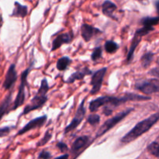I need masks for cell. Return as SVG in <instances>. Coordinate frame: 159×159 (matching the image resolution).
Here are the masks:
<instances>
[{
  "label": "cell",
  "mask_w": 159,
  "mask_h": 159,
  "mask_svg": "<svg viewBox=\"0 0 159 159\" xmlns=\"http://www.w3.org/2000/svg\"><path fill=\"white\" fill-rule=\"evenodd\" d=\"M153 59H154L153 52H152V51H148V52L144 53L141 59V65H142L144 68H148V67L151 65L152 61H153Z\"/></svg>",
  "instance_id": "19"
},
{
  "label": "cell",
  "mask_w": 159,
  "mask_h": 159,
  "mask_svg": "<svg viewBox=\"0 0 159 159\" xmlns=\"http://www.w3.org/2000/svg\"><path fill=\"white\" fill-rule=\"evenodd\" d=\"M118 48H119L118 45L113 41H107V42L105 43L106 51L110 54H113L116 52L118 50Z\"/></svg>",
  "instance_id": "22"
},
{
  "label": "cell",
  "mask_w": 159,
  "mask_h": 159,
  "mask_svg": "<svg viewBox=\"0 0 159 159\" xmlns=\"http://www.w3.org/2000/svg\"><path fill=\"white\" fill-rule=\"evenodd\" d=\"M11 101H12V94L10 93L6 96V98L0 104V120L2 119L3 115L7 112L9 106L11 103Z\"/></svg>",
  "instance_id": "18"
},
{
  "label": "cell",
  "mask_w": 159,
  "mask_h": 159,
  "mask_svg": "<svg viewBox=\"0 0 159 159\" xmlns=\"http://www.w3.org/2000/svg\"><path fill=\"white\" fill-rule=\"evenodd\" d=\"M98 32H101V31L97 28L87 24V23H83L81 26V34L86 42L89 41L93 38V36Z\"/></svg>",
  "instance_id": "12"
},
{
  "label": "cell",
  "mask_w": 159,
  "mask_h": 159,
  "mask_svg": "<svg viewBox=\"0 0 159 159\" xmlns=\"http://www.w3.org/2000/svg\"><path fill=\"white\" fill-rule=\"evenodd\" d=\"M89 140V137H87V136H82V137H78L73 143L72 147H71V151L73 152H76V151H79L81 148H82L86 145Z\"/></svg>",
  "instance_id": "17"
},
{
  "label": "cell",
  "mask_w": 159,
  "mask_h": 159,
  "mask_svg": "<svg viewBox=\"0 0 159 159\" xmlns=\"http://www.w3.org/2000/svg\"><path fill=\"white\" fill-rule=\"evenodd\" d=\"M57 147L59 148V150H60L61 152H65V151H68V146H67L65 143H63V142H58V143H57Z\"/></svg>",
  "instance_id": "30"
},
{
  "label": "cell",
  "mask_w": 159,
  "mask_h": 159,
  "mask_svg": "<svg viewBox=\"0 0 159 159\" xmlns=\"http://www.w3.org/2000/svg\"><path fill=\"white\" fill-rule=\"evenodd\" d=\"M30 72V68L26 69V70L22 73L21 74V80H20V87H19L18 93H17L16 98L15 101H14L13 108H12V110H15V109L18 108L19 107H20L21 105H23V103L25 101V88H26V86L27 84V76L29 74Z\"/></svg>",
  "instance_id": "5"
},
{
  "label": "cell",
  "mask_w": 159,
  "mask_h": 159,
  "mask_svg": "<svg viewBox=\"0 0 159 159\" xmlns=\"http://www.w3.org/2000/svg\"><path fill=\"white\" fill-rule=\"evenodd\" d=\"M117 9V6L113 2L110 0H106L102 5V13L108 17H113V13Z\"/></svg>",
  "instance_id": "14"
},
{
  "label": "cell",
  "mask_w": 159,
  "mask_h": 159,
  "mask_svg": "<svg viewBox=\"0 0 159 159\" xmlns=\"http://www.w3.org/2000/svg\"><path fill=\"white\" fill-rule=\"evenodd\" d=\"M51 137H52V134L50 131H47L46 133L44 134L43 138L39 141V143H37V146L40 147V146H43V145L46 144L48 141L51 139Z\"/></svg>",
  "instance_id": "27"
},
{
  "label": "cell",
  "mask_w": 159,
  "mask_h": 159,
  "mask_svg": "<svg viewBox=\"0 0 159 159\" xmlns=\"http://www.w3.org/2000/svg\"><path fill=\"white\" fill-rule=\"evenodd\" d=\"M48 90H49L48 83L44 78L41 81L40 87L39 88L38 91H37V94L31 99L30 102L27 105L25 106L22 115H26V114L30 113L32 111L41 108L48 99V96H47V93H48Z\"/></svg>",
  "instance_id": "3"
},
{
  "label": "cell",
  "mask_w": 159,
  "mask_h": 159,
  "mask_svg": "<svg viewBox=\"0 0 159 159\" xmlns=\"http://www.w3.org/2000/svg\"><path fill=\"white\" fill-rule=\"evenodd\" d=\"M70 62H71V59L68 57H66V56H64V57L60 58V59L57 60V69L60 71H63V70H65L68 66L69 65Z\"/></svg>",
  "instance_id": "21"
},
{
  "label": "cell",
  "mask_w": 159,
  "mask_h": 159,
  "mask_svg": "<svg viewBox=\"0 0 159 159\" xmlns=\"http://www.w3.org/2000/svg\"><path fill=\"white\" fill-rule=\"evenodd\" d=\"M102 56V48L100 47H97V48H95L93 50V53H92L91 58L93 61H97Z\"/></svg>",
  "instance_id": "26"
},
{
  "label": "cell",
  "mask_w": 159,
  "mask_h": 159,
  "mask_svg": "<svg viewBox=\"0 0 159 159\" xmlns=\"http://www.w3.org/2000/svg\"><path fill=\"white\" fill-rule=\"evenodd\" d=\"M72 40V35L68 33H64V34H59L58 36L54 38V40L52 42V51H55L57 48H60L64 44H68Z\"/></svg>",
  "instance_id": "11"
},
{
  "label": "cell",
  "mask_w": 159,
  "mask_h": 159,
  "mask_svg": "<svg viewBox=\"0 0 159 159\" xmlns=\"http://www.w3.org/2000/svg\"><path fill=\"white\" fill-rule=\"evenodd\" d=\"M141 24L144 26H152L157 25L159 23V17H146L141 20Z\"/></svg>",
  "instance_id": "20"
},
{
  "label": "cell",
  "mask_w": 159,
  "mask_h": 159,
  "mask_svg": "<svg viewBox=\"0 0 159 159\" xmlns=\"http://www.w3.org/2000/svg\"><path fill=\"white\" fill-rule=\"evenodd\" d=\"M159 121V112L150 115L145 119L139 122L134 127L132 128L124 137L121 138L120 142L123 143H129L134 141L138 137L142 136L153 127Z\"/></svg>",
  "instance_id": "2"
},
{
  "label": "cell",
  "mask_w": 159,
  "mask_h": 159,
  "mask_svg": "<svg viewBox=\"0 0 159 159\" xmlns=\"http://www.w3.org/2000/svg\"><path fill=\"white\" fill-rule=\"evenodd\" d=\"M68 157H69V155H68V154H63V155H61V156H59V157H56V158H54V159H68Z\"/></svg>",
  "instance_id": "32"
},
{
  "label": "cell",
  "mask_w": 159,
  "mask_h": 159,
  "mask_svg": "<svg viewBox=\"0 0 159 159\" xmlns=\"http://www.w3.org/2000/svg\"><path fill=\"white\" fill-rule=\"evenodd\" d=\"M9 132H10V127H9V126L0 128V137H6V135L9 133Z\"/></svg>",
  "instance_id": "29"
},
{
  "label": "cell",
  "mask_w": 159,
  "mask_h": 159,
  "mask_svg": "<svg viewBox=\"0 0 159 159\" xmlns=\"http://www.w3.org/2000/svg\"><path fill=\"white\" fill-rule=\"evenodd\" d=\"M138 1H140V2H142V1H144V0H138Z\"/></svg>",
  "instance_id": "34"
},
{
  "label": "cell",
  "mask_w": 159,
  "mask_h": 159,
  "mask_svg": "<svg viewBox=\"0 0 159 159\" xmlns=\"http://www.w3.org/2000/svg\"><path fill=\"white\" fill-rule=\"evenodd\" d=\"M148 151H149L150 154L155 157L159 158V143L158 142L154 141L151 143L148 146Z\"/></svg>",
  "instance_id": "23"
},
{
  "label": "cell",
  "mask_w": 159,
  "mask_h": 159,
  "mask_svg": "<svg viewBox=\"0 0 159 159\" xmlns=\"http://www.w3.org/2000/svg\"><path fill=\"white\" fill-rule=\"evenodd\" d=\"M87 122L92 126H96L100 122V116L97 114H92V115H89Z\"/></svg>",
  "instance_id": "24"
},
{
  "label": "cell",
  "mask_w": 159,
  "mask_h": 159,
  "mask_svg": "<svg viewBox=\"0 0 159 159\" xmlns=\"http://www.w3.org/2000/svg\"><path fill=\"white\" fill-rule=\"evenodd\" d=\"M17 80V73L16 70V65L14 64L9 66L7 73H6L5 80L3 82V88L5 90H9L13 86Z\"/></svg>",
  "instance_id": "10"
},
{
  "label": "cell",
  "mask_w": 159,
  "mask_h": 159,
  "mask_svg": "<svg viewBox=\"0 0 159 159\" xmlns=\"http://www.w3.org/2000/svg\"><path fill=\"white\" fill-rule=\"evenodd\" d=\"M133 110L134 108L126 109V110L119 112V113L116 114V115H114V116L112 117V118L107 119V121L101 126V127L98 129L97 132H96V137H102V136H103L105 133H107L108 131H110V129H113L115 126H116L120 122H121L123 119H124V118H125Z\"/></svg>",
  "instance_id": "4"
},
{
  "label": "cell",
  "mask_w": 159,
  "mask_h": 159,
  "mask_svg": "<svg viewBox=\"0 0 159 159\" xmlns=\"http://www.w3.org/2000/svg\"><path fill=\"white\" fill-rule=\"evenodd\" d=\"M92 74V71L87 67H85L82 70H78V71L75 72L74 73L71 75L68 78V80H66V83L68 84H72L75 80H82L87 75Z\"/></svg>",
  "instance_id": "13"
},
{
  "label": "cell",
  "mask_w": 159,
  "mask_h": 159,
  "mask_svg": "<svg viewBox=\"0 0 159 159\" xmlns=\"http://www.w3.org/2000/svg\"><path fill=\"white\" fill-rule=\"evenodd\" d=\"M107 71V67H103L93 73L91 80V85L93 86L91 91H90L91 94H96L100 90Z\"/></svg>",
  "instance_id": "8"
},
{
  "label": "cell",
  "mask_w": 159,
  "mask_h": 159,
  "mask_svg": "<svg viewBox=\"0 0 159 159\" xmlns=\"http://www.w3.org/2000/svg\"><path fill=\"white\" fill-rule=\"evenodd\" d=\"M85 99L82 100L80 105L79 106L77 111H76V113L75 115L74 118H72V120H71V123H69V125L65 127V133H67V132H71V131L75 130V129L79 125H80V123H82V120L84 119L85 115Z\"/></svg>",
  "instance_id": "6"
},
{
  "label": "cell",
  "mask_w": 159,
  "mask_h": 159,
  "mask_svg": "<svg viewBox=\"0 0 159 159\" xmlns=\"http://www.w3.org/2000/svg\"><path fill=\"white\" fill-rule=\"evenodd\" d=\"M152 98L148 96H144V95H140L138 94H126L124 96L122 97H112V96H102L96 98L90 101L89 108L90 112H95L101 108L102 106H107L110 108L111 106L113 107H117L120 105L121 104L130 101H148Z\"/></svg>",
  "instance_id": "1"
},
{
  "label": "cell",
  "mask_w": 159,
  "mask_h": 159,
  "mask_svg": "<svg viewBox=\"0 0 159 159\" xmlns=\"http://www.w3.org/2000/svg\"><path fill=\"white\" fill-rule=\"evenodd\" d=\"M155 8H156V11L158 14V17H159V0H157L155 2Z\"/></svg>",
  "instance_id": "33"
},
{
  "label": "cell",
  "mask_w": 159,
  "mask_h": 159,
  "mask_svg": "<svg viewBox=\"0 0 159 159\" xmlns=\"http://www.w3.org/2000/svg\"><path fill=\"white\" fill-rule=\"evenodd\" d=\"M142 37H141V35H139L138 34L135 33L134 36L133 40H132V41H131V45H130V49H129V51H128V54H127V61L128 62H131L132 59H133V57H134V53L135 49H136L137 47H138V45L140 44V42H141V38H142Z\"/></svg>",
  "instance_id": "16"
},
{
  "label": "cell",
  "mask_w": 159,
  "mask_h": 159,
  "mask_svg": "<svg viewBox=\"0 0 159 159\" xmlns=\"http://www.w3.org/2000/svg\"><path fill=\"white\" fill-rule=\"evenodd\" d=\"M136 88L144 94H152L159 92V80L157 79H151L144 80L136 84Z\"/></svg>",
  "instance_id": "7"
},
{
  "label": "cell",
  "mask_w": 159,
  "mask_h": 159,
  "mask_svg": "<svg viewBox=\"0 0 159 159\" xmlns=\"http://www.w3.org/2000/svg\"><path fill=\"white\" fill-rule=\"evenodd\" d=\"M154 30H155V28L152 27V26H143V27L137 30V31L135 33H137V34H138L139 35H141V37H144V36L147 35V34H148L150 32L153 31Z\"/></svg>",
  "instance_id": "25"
},
{
  "label": "cell",
  "mask_w": 159,
  "mask_h": 159,
  "mask_svg": "<svg viewBox=\"0 0 159 159\" xmlns=\"http://www.w3.org/2000/svg\"><path fill=\"white\" fill-rule=\"evenodd\" d=\"M149 74L152 75V76H155V77L159 78V67H155V68L152 69V70L149 71Z\"/></svg>",
  "instance_id": "31"
},
{
  "label": "cell",
  "mask_w": 159,
  "mask_h": 159,
  "mask_svg": "<svg viewBox=\"0 0 159 159\" xmlns=\"http://www.w3.org/2000/svg\"><path fill=\"white\" fill-rule=\"evenodd\" d=\"M51 157V154H50V152H48V151H43L40 153L38 158L39 159H50Z\"/></svg>",
  "instance_id": "28"
},
{
  "label": "cell",
  "mask_w": 159,
  "mask_h": 159,
  "mask_svg": "<svg viewBox=\"0 0 159 159\" xmlns=\"http://www.w3.org/2000/svg\"><path fill=\"white\" fill-rule=\"evenodd\" d=\"M158 64L159 65V59H158Z\"/></svg>",
  "instance_id": "35"
},
{
  "label": "cell",
  "mask_w": 159,
  "mask_h": 159,
  "mask_svg": "<svg viewBox=\"0 0 159 159\" xmlns=\"http://www.w3.org/2000/svg\"><path fill=\"white\" fill-rule=\"evenodd\" d=\"M47 118H47V115H43V116H40L38 118H34L31 121H30L29 123H26L23 128H21L16 133V136L23 135V134L26 133V132H29V131L32 130V129L41 127L46 123Z\"/></svg>",
  "instance_id": "9"
},
{
  "label": "cell",
  "mask_w": 159,
  "mask_h": 159,
  "mask_svg": "<svg viewBox=\"0 0 159 159\" xmlns=\"http://www.w3.org/2000/svg\"><path fill=\"white\" fill-rule=\"evenodd\" d=\"M28 13V8L26 6L20 4L18 2H15L14 3V9L11 16L15 17H21L24 18Z\"/></svg>",
  "instance_id": "15"
}]
</instances>
